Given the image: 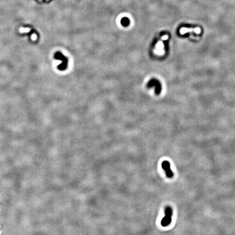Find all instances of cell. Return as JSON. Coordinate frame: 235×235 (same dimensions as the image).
<instances>
[{
  "label": "cell",
  "instance_id": "obj_7",
  "mask_svg": "<svg viewBox=\"0 0 235 235\" xmlns=\"http://www.w3.org/2000/svg\"><path fill=\"white\" fill-rule=\"evenodd\" d=\"M30 28H23L21 27L20 29V33H26V32H29L30 31Z\"/></svg>",
  "mask_w": 235,
  "mask_h": 235
},
{
  "label": "cell",
  "instance_id": "obj_8",
  "mask_svg": "<svg viewBox=\"0 0 235 235\" xmlns=\"http://www.w3.org/2000/svg\"><path fill=\"white\" fill-rule=\"evenodd\" d=\"M36 38H37V36H36V35H35V34H32V39L33 40H35Z\"/></svg>",
  "mask_w": 235,
  "mask_h": 235
},
{
  "label": "cell",
  "instance_id": "obj_6",
  "mask_svg": "<svg viewBox=\"0 0 235 235\" xmlns=\"http://www.w3.org/2000/svg\"><path fill=\"white\" fill-rule=\"evenodd\" d=\"M121 23L124 27H127L129 24V20L126 17H124L121 19Z\"/></svg>",
  "mask_w": 235,
  "mask_h": 235
},
{
  "label": "cell",
  "instance_id": "obj_1",
  "mask_svg": "<svg viewBox=\"0 0 235 235\" xmlns=\"http://www.w3.org/2000/svg\"><path fill=\"white\" fill-rule=\"evenodd\" d=\"M165 216L161 220V225L162 226H167L171 223V216L172 214V208L170 206H167L164 210Z\"/></svg>",
  "mask_w": 235,
  "mask_h": 235
},
{
  "label": "cell",
  "instance_id": "obj_2",
  "mask_svg": "<svg viewBox=\"0 0 235 235\" xmlns=\"http://www.w3.org/2000/svg\"><path fill=\"white\" fill-rule=\"evenodd\" d=\"M54 57L56 59L61 60L62 61V63L58 66V69L59 70L63 71L66 69L67 66H68V59L65 56H64L61 52H57L55 53Z\"/></svg>",
  "mask_w": 235,
  "mask_h": 235
},
{
  "label": "cell",
  "instance_id": "obj_5",
  "mask_svg": "<svg viewBox=\"0 0 235 235\" xmlns=\"http://www.w3.org/2000/svg\"><path fill=\"white\" fill-rule=\"evenodd\" d=\"M180 33L181 34H184L186 33L194 32L196 34H199L201 33V29L199 27H197L195 28H182L180 30Z\"/></svg>",
  "mask_w": 235,
  "mask_h": 235
},
{
  "label": "cell",
  "instance_id": "obj_3",
  "mask_svg": "<svg viewBox=\"0 0 235 235\" xmlns=\"http://www.w3.org/2000/svg\"><path fill=\"white\" fill-rule=\"evenodd\" d=\"M147 86L148 88H151L153 86L155 87V93L156 94H159L161 90V86L159 81L156 79H151L148 82Z\"/></svg>",
  "mask_w": 235,
  "mask_h": 235
},
{
  "label": "cell",
  "instance_id": "obj_4",
  "mask_svg": "<svg viewBox=\"0 0 235 235\" xmlns=\"http://www.w3.org/2000/svg\"><path fill=\"white\" fill-rule=\"evenodd\" d=\"M162 167L165 171V173H166V175L168 177L171 178V177H173V172L171 171V164L168 161L164 160V161L162 163Z\"/></svg>",
  "mask_w": 235,
  "mask_h": 235
}]
</instances>
